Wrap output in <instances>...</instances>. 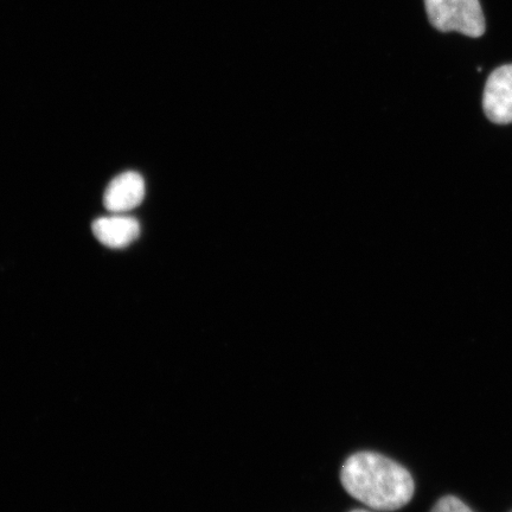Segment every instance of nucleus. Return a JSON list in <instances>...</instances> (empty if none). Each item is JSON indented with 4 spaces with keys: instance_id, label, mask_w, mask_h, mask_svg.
I'll use <instances>...</instances> for the list:
<instances>
[{
    "instance_id": "nucleus-1",
    "label": "nucleus",
    "mask_w": 512,
    "mask_h": 512,
    "mask_svg": "<svg viewBox=\"0 0 512 512\" xmlns=\"http://www.w3.org/2000/svg\"><path fill=\"white\" fill-rule=\"evenodd\" d=\"M341 480L348 494L379 511L399 510L414 496V479L405 467L374 452L352 454L343 464Z\"/></svg>"
},
{
    "instance_id": "nucleus-2",
    "label": "nucleus",
    "mask_w": 512,
    "mask_h": 512,
    "mask_svg": "<svg viewBox=\"0 0 512 512\" xmlns=\"http://www.w3.org/2000/svg\"><path fill=\"white\" fill-rule=\"evenodd\" d=\"M426 14L441 32H460L477 38L485 34V17L479 0H425Z\"/></svg>"
},
{
    "instance_id": "nucleus-3",
    "label": "nucleus",
    "mask_w": 512,
    "mask_h": 512,
    "mask_svg": "<svg viewBox=\"0 0 512 512\" xmlns=\"http://www.w3.org/2000/svg\"><path fill=\"white\" fill-rule=\"evenodd\" d=\"M483 108L492 123H512V64L499 67L486 81Z\"/></svg>"
},
{
    "instance_id": "nucleus-4",
    "label": "nucleus",
    "mask_w": 512,
    "mask_h": 512,
    "mask_svg": "<svg viewBox=\"0 0 512 512\" xmlns=\"http://www.w3.org/2000/svg\"><path fill=\"white\" fill-rule=\"evenodd\" d=\"M145 197L144 178L128 171L115 177L105 191V207L113 214H124L137 208Z\"/></svg>"
},
{
    "instance_id": "nucleus-5",
    "label": "nucleus",
    "mask_w": 512,
    "mask_h": 512,
    "mask_svg": "<svg viewBox=\"0 0 512 512\" xmlns=\"http://www.w3.org/2000/svg\"><path fill=\"white\" fill-rule=\"evenodd\" d=\"M93 233L102 245L110 248L130 246L140 235V224L123 214L101 217L93 223Z\"/></svg>"
},
{
    "instance_id": "nucleus-6",
    "label": "nucleus",
    "mask_w": 512,
    "mask_h": 512,
    "mask_svg": "<svg viewBox=\"0 0 512 512\" xmlns=\"http://www.w3.org/2000/svg\"><path fill=\"white\" fill-rule=\"evenodd\" d=\"M431 512H475L462 499L445 496L435 503Z\"/></svg>"
},
{
    "instance_id": "nucleus-7",
    "label": "nucleus",
    "mask_w": 512,
    "mask_h": 512,
    "mask_svg": "<svg viewBox=\"0 0 512 512\" xmlns=\"http://www.w3.org/2000/svg\"><path fill=\"white\" fill-rule=\"evenodd\" d=\"M350 512H371V511L357 509V510H352V511H350Z\"/></svg>"
}]
</instances>
